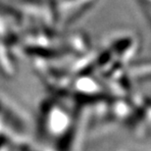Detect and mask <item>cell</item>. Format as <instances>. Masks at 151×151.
<instances>
[{
    "label": "cell",
    "mask_w": 151,
    "mask_h": 151,
    "mask_svg": "<svg viewBox=\"0 0 151 151\" xmlns=\"http://www.w3.org/2000/svg\"><path fill=\"white\" fill-rule=\"evenodd\" d=\"M99 0H58L59 27L69 28L87 14Z\"/></svg>",
    "instance_id": "obj_1"
},
{
    "label": "cell",
    "mask_w": 151,
    "mask_h": 151,
    "mask_svg": "<svg viewBox=\"0 0 151 151\" xmlns=\"http://www.w3.org/2000/svg\"><path fill=\"white\" fill-rule=\"evenodd\" d=\"M68 47L73 48L74 50L78 52H86L89 47V39L86 32H72L67 37Z\"/></svg>",
    "instance_id": "obj_2"
}]
</instances>
